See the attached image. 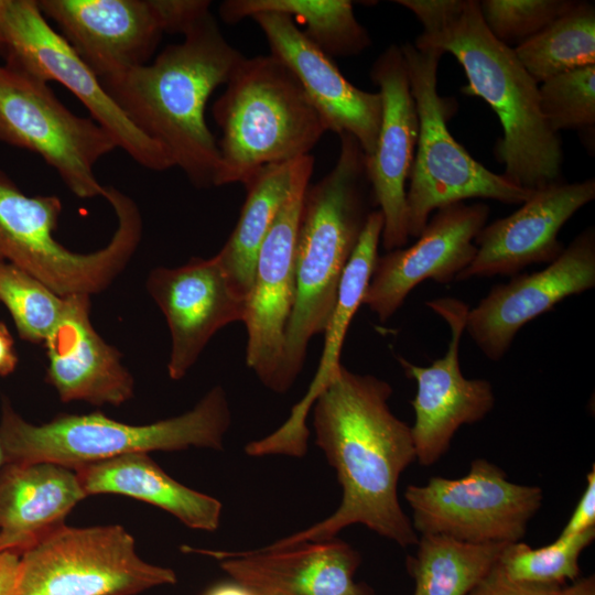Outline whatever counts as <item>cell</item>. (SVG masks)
I'll use <instances>...</instances> for the list:
<instances>
[{"instance_id": "cell-1", "label": "cell", "mask_w": 595, "mask_h": 595, "mask_svg": "<svg viewBox=\"0 0 595 595\" xmlns=\"http://www.w3.org/2000/svg\"><path fill=\"white\" fill-rule=\"evenodd\" d=\"M391 386L344 365L314 401L315 443L335 469L339 506L317 523L264 545L281 549L329 540L363 524L401 548L415 545L418 533L398 497L401 474L415 461L411 428L389 405Z\"/></svg>"}, {"instance_id": "cell-2", "label": "cell", "mask_w": 595, "mask_h": 595, "mask_svg": "<svg viewBox=\"0 0 595 595\" xmlns=\"http://www.w3.org/2000/svg\"><path fill=\"white\" fill-rule=\"evenodd\" d=\"M423 30L413 44L452 54L467 84L461 91L484 99L497 115L502 136L495 156L512 184L534 191L562 181L563 152L558 133L540 108L539 84L515 50L486 28L476 0H397Z\"/></svg>"}, {"instance_id": "cell-3", "label": "cell", "mask_w": 595, "mask_h": 595, "mask_svg": "<svg viewBox=\"0 0 595 595\" xmlns=\"http://www.w3.org/2000/svg\"><path fill=\"white\" fill-rule=\"evenodd\" d=\"M183 36L151 64L100 83L129 120L169 152L174 166L194 186L206 188L214 186L219 164L218 144L205 120L206 102L245 56L224 37L210 11Z\"/></svg>"}, {"instance_id": "cell-4", "label": "cell", "mask_w": 595, "mask_h": 595, "mask_svg": "<svg viewBox=\"0 0 595 595\" xmlns=\"http://www.w3.org/2000/svg\"><path fill=\"white\" fill-rule=\"evenodd\" d=\"M334 167L309 185L302 205L295 249V302L288 323L277 393L299 377L309 343L325 329L345 268L375 205L366 155L357 140L338 136Z\"/></svg>"}, {"instance_id": "cell-5", "label": "cell", "mask_w": 595, "mask_h": 595, "mask_svg": "<svg viewBox=\"0 0 595 595\" xmlns=\"http://www.w3.org/2000/svg\"><path fill=\"white\" fill-rule=\"evenodd\" d=\"M231 424L227 394L213 387L193 409L149 424L133 425L100 412L60 414L43 424L22 418L3 398L0 437L6 463L50 462L71 469L130 453L220 451Z\"/></svg>"}, {"instance_id": "cell-6", "label": "cell", "mask_w": 595, "mask_h": 595, "mask_svg": "<svg viewBox=\"0 0 595 595\" xmlns=\"http://www.w3.org/2000/svg\"><path fill=\"white\" fill-rule=\"evenodd\" d=\"M221 130L214 186L309 155L326 125L294 74L273 55L244 57L213 105Z\"/></svg>"}, {"instance_id": "cell-7", "label": "cell", "mask_w": 595, "mask_h": 595, "mask_svg": "<svg viewBox=\"0 0 595 595\" xmlns=\"http://www.w3.org/2000/svg\"><path fill=\"white\" fill-rule=\"evenodd\" d=\"M105 199L117 219L109 242L93 252L67 249L55 237L62 203L54 195L29 196L0 170V260L30 273L61 296L106 290L136 252L142 218L133 199L107 186Z\"/></svg>"}, {"instance_id": "cell-8", "label": "cell", "mask_w": 595, "mask_h": 595, "mask_svg": "<svg viewBox=\"0 0 595 595\" xmlns=\"http://www.w3.org/2000/svg\"><path fill=\"white\" fill-rule=\"evenodd\" d=\"M401 46L411 94L419 116V138L407 190L409 237L416 238L439 208L468 198L522 204L533 191L523 190L476 161L451 134L453 98L437 90L439 50Z\"/></svg>"}, {"instance_id": "cell-9", "label": "cell", "mask_w": 595, "mask_h": 595, "mask_svg": "<svg viewBox=\"0 0 595 595\" xmlns=\"http://www.w3.org/2000/svg\"><path fill=\"white\" fill-rule=\"evenodd\" d=\"M175 572L149 563L119 524H63L20 553L19 595H136L172 585Z\"/></svg>"}, {"instance_id": "cell-10", "label": "cell", "mask_w": 595, "mask_h": 595, "mask_svg": "<svg viewBox=\"0 0 595 595\" xmlns=\"http://www.w3.org/2000/svg\"><path fill=\"white\" fill-rule=\"evenodd\" d=\"M0 55L11 68L67 88L90 118L112 134L118 148L141 166L155 172L174 166L169 152L129 120L94 72L52 28L36 0H0Z\"/></svg>"}, {"instance_id": "cell-11", "label": "cell", "mask_w": 595, "mask_h": 595, "mask_svg": "<svg viewBox=\"0 0 595 595\" xmlns=\"http://www.w3.org/2000/svg\"><path fill=\"white\" fill-rule=\"evenodd\" d=\"M0 141L40 155L77 197H105L95 165L118 148L112 134L73 113L47 83L7 65H0Z\"/></svg>"}, {"instance_id": "cell-12", "label": "cell", "mask_w": 595, "mask_h": 595, "mask_svg": "<svg viewBox=\"0 0 595 595\" xmlns=\"http://www.w3.org/2000/svg\"><path fill=\"white\" fill-rule=\"evenodd\" d=\"M404 498L416 533L508 544L522 541L541 508L543 491L510 482L496 464L475 458L463 477L433 476L424 485H409Z\"/></svg>"}, {"instance_id": "cell-13", "label": "cell", "mask_w": 595, "mask_h": 595, "mask_svg": "<svg viewBox=\"0 0 595 595\" xmlns=\"http://www.w3.org/2000/svg\"><path fill=\"white\" fill-rule=\"evenodd\" d=\"M426 306L450 328L445 355L425 367L401 356L397 360L404 375L416 383V393L411 401L414 422L410 428L415 461L428 467L450 450L458 429L482 421L493 410L496 399L490 381L468 379L461 369L459 345L469 306L450 296L428 301Z\"/></svg>"}, {"instance_id": "cell-14", "label": "cell", "mask_w": 595, "mask_h": 595, "mask_svg": "<svg viewBox=\"0 0 595 595\" xmlns=\"http://www.w3.org/2000/svg\"><path fill=\"white\" fill-rule=\"evenodd\" d=\"M594 286L595 228L588 226L544 269L493 286L468 310L465 332L489 360L498 361L527 323Z\"/></svg>"}, {"instance_id": "cell-15", "label": "cell", "mask_w": 595, "mask_h": 595, "mask_svg": "<svg viewBox=\"0 0 595 595\" xmlns=\"http://www.w3.org/2000/svg\"><path fill=\"white\" fill-rule=\"evenodd\" d=\"M488 216L485 203L461 202L436 209L413 245L378 256L363 305L385 322L421 282L454 281L474 259V241Z\"/></svg>"}, {"instance_id": "cell-16", "label": "cell", "mask_w": 595, "mask_h": 595, "mask_svg": "<svg viewBox=\"0 0 595 595\" xmlns=\"http://www.w3.org/2000/svg\"><path fill=\"white\" fill-rule=\"evenodd\" d=\"M312 172L295 184L264 238L242 321L246 364L275 392L288 323L295 302V249L305 191Z\"/></svg>"}, {"instance_id": "cell-17", "label": "cell", "mask_w": 595, "mask_h": 595, "mask_svg": "<svg viewBox=\"0 0 595 595\" xmlns=\"http://www.w3.org/2000/svg\"><path fill=\"white\" fill-rule=\"evenodd\" d=\"M145 288L167 323V374L173 380L186 376L219 329L245 318L247 298L234 288L215 256L154 268Z\"/></svg>"}, {"instance_id": "cell-18", "label": "cell", "mask_w": 595, "mask_h": 595, "mask_svg": "<svg viewBox=\"0 0 595 595\" xmlns=\"http://www.w3.org/2000/svg\"><path fill=\"white\" fill-rule=\"evenodd\" d=\"M369 76L379 88L382 112L375 151L366 156V170L375 204L383 217L381 244L390 251L405 247L410 238L407 182L419 138V116L400 45H389L374 62Z\"/></svg>"}, {"instance_id": "cell-19", "label": "cell", "mask_w": 595, "mask_h": 595, "mask_svg": "<svg viewBox=\"0 0 595 595\" xmlns=\"http://www.w3.org/2000/svg\"><path fill=\"white\" fill-rule=\"evenodd\" d=\"M37 6L99 80L148 64L165 33L160 0H39Z\"/></svg>"}, {"instance_id": "cell-20", "label": "cell", "mask_w": 595, "mask_h": 595, "mask_svg": "<svg viewBox=\"0 0 595 595\" xmlns=\"http://www.w3.org/2000/svg\"><path fill=\"white\" fill-rule=\"evenodd\" d=\"M182 550L215 559L234 582L256 595H376L355 580L360 553L337 537L274 550Z\"/></svg>"}, {"instance_id": "cell-21", "label": "cell", "mask_w": 595, "mask_h": 595, "mask_svg": "<svg viewBox=\"0 0 595 595\" xmlns=\"http://www.w3.org/2000/svg\"><path fill=\"white\" fill-rule=\"evenodd\" d=\"M595 198V180L554 182L534 190L520 208L484 228L475 238L476 255L456 281L516 275L536 263H550L563 250L561 228Z\"/></svg>"}, {"instance_id": "cell-22", "label": "cell", "mask_w": 595, "mask_h": 595, "mask_svg": "<svg viewBox=\"0 0 595 595\" xmlns=\"http://www.w3.org/2000/svg\"><path fill=\"white\" fill-rule=\"evenodd\" d=\"M270 47L298 78L311 102L322 116L327 131L347 133L359 143L366 156L376 148L381 97L357 88L339 72L331 57L316 47L285 14L261 12L252 17Z\"/></svg>"}, {"instance_id": "cell-23", "label": "cell", "mask_w": 595, "mask_h": 595, "mask_svg": "<svg viewBox=\"0 0 595 595\" xmlns=\"http://www.w3.org/2000/svg\"><path fill=\"white\" fill-rule=\"evenodd\" d=\"M46 381L61 401L121 405L134 394V379L121 353L90 321V296H67V310L44 344Z\"/></svg>"}, {"instance_id": "cell-24", "label": "cell", "mask_w": 595, "mask_h": 595, "mask_svg": "<svg viewBox=\"0 0 595 595\" xmlns=\"http://www.w3.org/2000/svg\"><path fill=\"white\" fill-rule=\"evenodd\" d=\"M383 217L379 209L370 213L359 241L345 268L332 316L323 331L324 346L318 368L305 394L291 409L288 419L267 436L245 447L249 456L282 455L303 457L309 447L306 418L316 398L340 369V354L347 329L363 305L381 241Z\"/></svg>"}, {"instance_id": "cell-25", "label": "cell", "mask_w": 595, "mask_h": 595, "mask_svg": "<svg viewBox=\"0 0 595 595\" xmlns=\"http://www.w3.org/2000/svg\"><path fill=\"white\" fill-rule=\"evenodd\" d=\"M86 497L74 469L50 462L6 463L0 468V552L20 554L65 524Z\"/></svg>"}, {"instance_id": "cell-26", "label": "cell", "mask_w": 595, "mask_h": 595, "mask_svg": "<svg viewBox=\"0 0 595 595\" xmlns=\"http://www.w3.org/2000/svg\"><path fill=\"white\" fill-rule=\"evenodd\" d=\"M85 494H116L153 505L191 529L213 532L221 502L175 480L149 453H130L74 469Z\"/></svg>"}, {"instance_id": "cell-27", "label": "cell", "mask_w": 595, "mask_h": 595, "mask_svg": "<svg viewBox=\"0 0 595 595\" xmlns=\"http://www.w3.org/2000/svg\"><path fill=\"white\" fill-rule=\"evenodd\" d=\"M314 159L269 164L245 184L246 201L239 219L223 248L215 255L234 288L244 296L250 292L260 247L278 213L298 181L313 172Z\"/></svg>"}, {"instance_id": "cell-28", "label": "cell", "mask_w": 595, "mask_h": 595, "mask_svg": "<svg viewBox=\"0 0 595 595\" xmlns=\"http://www.w3.org/2000/svg\"><path fill=\"white\" fill-rule=\"evenodd\" d=\"M261 12L282 13L302 22L304 35L331 58L356 56L371 45L348 0H227L219 6V15L228 24Z\"/></svg>"}, {"instance_id": "cell-29", "label": "cell", "mask_w": 595, "mask_h": 595, "mask_svg": "<svg viewBox=\"0 0 595 595\" xmlns=\"http://www.w3.org/2000/svg\"><path fill=\"white\" fill-rule=\"evenodd\" d=\"M415 545V554L407 559L413 595H468L497 564L505 544L421 534Z\"/></svg>"}, {"instance_id": "cell-30", "label": "cell", "mask_w": 595, "mask_h": 595, "mask_svg": "<svg viewBox=\"0 0 595 595\" xmlns=\"http://www.w3.org/2000/svg\"><path fill=\"white\" fill-rule=\"evenodd\" d=\"M513 50L538 84L565 72L595 65L594 3L574 1L564 13Z\"/></svg>"}, {"instance_id": "cell-31", "label": "cell", "mask_w": 595, "mask_h": 595, "mask_svg": "<svg viewBox=\"0 0 595 595\" xmlns=\"http://www.w3.org/2000/svg\"><path fill=\"white\" fill-rule=\"evenodd\" d=\"M0 303L9 311L20 338L45 344L67 310L61 296L22 269L0 260Z\"/></svg>"}, {"instance_id": "cell-32", "label": "cell", "mask_w": 595, "mask_h": 595, "mask_svg": "<svg viewBox=\"0 0 595 595\" xmlns=\"http://www.w3.org/2000/svg\"><path fill=\"white\" fill-rule=\"evenodd\" d=\"M595 538V528L585 532L558 537L544 547L533 549L517 541L504 545L498 564L510 577L541 585H566L580 577L582 552Z\"/></svg>"}, {"instance_id": "cell-33", "label": "cell", "mask_w": 595, "mask_h": 595, "mask_svg": "<svg viewBox=\"0 0 595 595\" xmlns=\"http://www.w3.org/2000/svg\"><path fill=\"white\" fill-rule=\"evenodd\" d=\"M541 112L558 133L574 130L587 144L595 137V65L555 75L539 84Z\"/></svg>"}, {"instance_id": "cell-34", "label": "cell", "mask_w": 595, "mask_h": 595, "mask_svg": "<svg viewBox=\"0 0 595 595\" xmlns=\"http://www.w3.org/2000/svg\"><path fill=\"white\" fill-rule=\"evenodd\" d=\"M572 0H482L480 17L494 37L515 48L564 13Z\"/></svg>"}, {"instance_id": "cell-35", "label": "cell", "mask_w": 595, "mask_h": 595, "mask_svg": "<svg viewBox=\"0 0 595 595\" xmlns=\"http://www.w3.org/2000/svg\"><path fill=\"white\" fill-rule=\"evenodd\" d=\"M563 586L532 584L515 580L497 564L468 595H558Z\"/></svg>"}, {"instance_id": "cell-36", "label": "cell", "mask_w": 595, "mask_h": 595, "mask_svg": "<svg viewBox=\"0 0 595 595\" xmlns=\"http://www.w3.org/2000/svg\"><path fill=\"white\" fill-rule=\"evenodd\" d=\"M595 528V466L587 473L586 486L559 537H570Z\"/></svg>"}, {"instance_id": "cell-37", "label": "cell", "mask_w": 595, "mask_h": 595, "mask_svg": "<svg viewBox=\"0 0 595 595\" xmlns=\"http://www.w3.org/2000/svg\"><path fill=\"white\" fill-rule=\"evenodd\" d=\"M20 554L13 551L0 552V595L18 594V572Z\"/></svg>"}, {"instance_id": "cell-38", "label": "cell", "mask_w": 595, "mask_h": 595, "mask_svg": "<svg viewBox=\"0 0 595 595\" xmlns=\"http://www.w3.org/2000/svg\"><path fill=\"white\" fill-rule=\"evenodd\" d=\"M18 365L13 337L7 325L0 322V376L11 375Z\"/></svg>"}, {"instance_id": "cell-39", "label": "cell", "mask_w": 595, "mask_h": 595, "mask_svg": "<svg viewBox=\"0 0 595 595\" xmlns=\"http://www.w3.org/2000/svg\"><path fill=\"white\" fill-rule=\"evenodd\" d=\"M558 595H595V576L578 577L572 584L561 587Z\"/></svg>"}, {"instance_id": "cell-40", "label": "cell", "mask_w": 595, "mask_h": 595, "mask_svg": "<svg viewBox=\"0 0 595 595\" xmlns=\"http://www.w3.org/2000/svg\"><path fill=\"white\" fill-rule=\"evenodd\" d=\"M206 595H256L245 586L236 583H225L215 586Z\"/></svg>"}, {"instance_id": "cell-41", "label": "cell", "mask_w": 595, "mask_h": 595, "mask_svg": "<svg viewBox=\"0 0 595 595\" xmlns=\"http://www.w3.org/2000/svg\"><path fill=\"white\" fill-rule=\"evenodd\" d=\"M6 464V455H4V451H3V446H2V442H1V437H0V468Z\"/></svg>"}]
</instances>
